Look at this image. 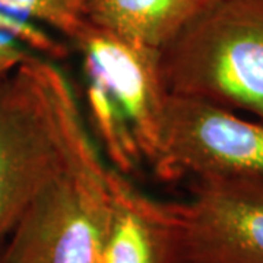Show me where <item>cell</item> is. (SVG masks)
I'll list each match as a JSON object with an SVG mask.
<instances>
[{"instance_id":"cell-12","label":"cell","mask_w":263,"mask_h":263,"mask_svg":"<svg viewBox=\"0 0 263 263\" xmlns=\"http://www.w3.org/2000/svg\"><path fill=\"white\" fill-rule=\"evenodd\" d=\"M32 56H35V53L22 46L16 40L0 32V78L12 73Z\"/></svg>"},{"instance_id":"cell-10","label":"cell","mask_w":263,"mask_h":263,"mask_svg":"<svg viewBox=\"0 0 263 263\" xmlns=\"http://www.w3.org/2000/svg\"><path fill=\"white\" fill-rule=\"evenodd\" d=\"M88 0H0V9L34 19L67 41L86 21Z\"/></svg>"},{"instance_id":"cell-7","label":"cell","mask_w":263,"mask_h":263,"mask_svg":"<svg viewBox=\"0 0 263 263\" xmlns=\"http://www.w3.org/2000/svg\"><path fill=\"white\" fill-rule=\"evenodd\" d=\"M113 221L105 263H179L181 231L174 202H161L108 165Z\"/></svg>"},{"instance_id":"cell-2","label":"cell","mask_w":263,"mask_h":263,"mask_svg":"<svg viewBox=\"0 0 263 263\" xmlns=\"http://www.w3.org/2000/svg\"><path fill=\"white\" fill-rule=\"evenodd\" d=\"M75 100L63 70L37 54L0 78V249L60 168Z\"/></svg>"},{"instance_id":"cell-1","label":"cell","mask_w":263,"mask_h":263,"mask_svg":"<svg viewBox=\"0 0 263 263\" xmlns=\"http://www.w3.org/2000/svg\"><path fill=\"white\" fill-rule=\"evenodd\" d=\"M113 196L78 101L66 116L65 158L0 249V263H105Z\"/></svg>"},{"instance_id":"cell-8","label":"cell","mask_w":263,"mask_h":263,"mask_svg":"<svg viewBox=\"0 0 263 263\" xmlns=\"http://www.w3.org/2000/svg\"><path fill=\"white\" fill-rule=\"evenodd\" d=\"M216 0H88L86 19L135 43L162 48Z\"/></svg>"},{"instance_id":"cell-6","label":"cell","mask_w":263,"mask_h":263,"mask_svg":"<svg viewBox=\"0 0 263 263\" xmlns=\"http://www.w3.org/2000/svg\"><path fill=\"white\" fill-rule=\"evenodd\" d=\"M69 43L82 54V69L100 76L122 104L142 155L152 165L160 152L170 95L162 76L160 48L130 41L88 19Z\"/></svg>"},{"instance_id":"cell-3","label":"cell","mask_w":263,"mask_h":263,"mask_svg":"<svg viewBox=\"0 0 263 263\" xmlns=\"http://www.w3.org/2000/svg\"><path fill=\"white\" fill-rule=\"evenodd\" d=\"M170 94L263 120V0H216L161 48Z\"/></svg>"},{"instance_id":"cell-5","label":"cell","mask_w":263,"mask_h":263,"mask_svg":"<svg viewBox=\"0 0 263 263\" xmlns=\"http://www.w3.org/2000/svg\"><path fill=\"white\" fill-rule=\"evenodd\" d=\"M174 209L187 259L263 263V179H195Z\"/></svg>"},{"instance_id":"cell-13","label":"cell","mask_w":263,"mask_h":263,"mask_svg":"<svg viewBox=\"0 0 263 263\" xmlns=\"http://www.w3.org/2000/svg\"><path fill=\"white\" fill-rule=\"evenodd\" d=\"M179 263H199V262H195V260H192V259H187L184 254L181 256V259H180V262Z\"/></svg>"},{"instance_id":"cell-9","label":"cell","mask_w":263,"mask_h":263,"mask_svg":"<svg viewBox=\"0 0 263 263\" xmlns=\"http://www.w3.org/2000/svg\"><path fill=\"white\" fill-rule=\"evenodd\" d=\"M88 123L114 170L130 176L143 158L135 129L122 104L100 76L84 69Z\"/></svg>"},{"instance_id":"cell-4","label":"cell","mask_w":263,"mask_h":263,"mask_svg":"<svg viewBox=\"0 0 263 263\" xmlns=\"http://www.w3.org/2000/svg\"><path fill=\"white\" fill-rule=\"evenodd\" d=\"M151 167L164 183L187 176L263 179V123L203 98L170 94L160 152Z\"/></svg>"},{"instance_id":"cell-11","label":"cell","mask_w":263,"mask_h":263,"mask_svg":"<svg viewBox=\"0 0 263 263\" xmlns=\"http://www.w3.org/2000/svg\"><path fill=\"white\" fill-rule=\"evenodd\" d=\"M0 32L16 40L22 46L47 60H65L70 46L50 34L47 27L34 19L0 9Z\"/></svg>"}]
</instances>
